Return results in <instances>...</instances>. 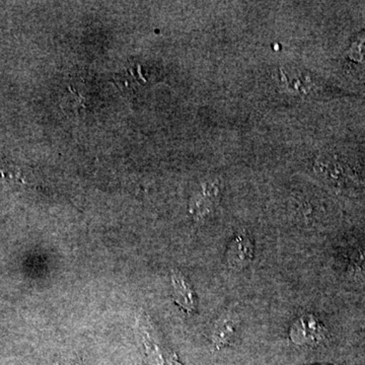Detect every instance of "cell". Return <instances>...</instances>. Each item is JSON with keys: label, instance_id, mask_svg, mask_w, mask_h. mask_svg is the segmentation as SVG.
<instances>
[{"label": "cell", "instance_id": "6da1fadb", "mask_svg": "<svg viewBox=\"0 0 365 365\" xmlns=\"http://www.w3.org/2000/svg\"><path fill=\"white\" fill-rule=\"evenodd\" d=\"M326 327L314 314H304L290 329V339L294 344H318L325 340Z\"/></svg>", "mask_w": 365, "mask_h": 365}, {"label": "cell", "instance_id": "7a4b0ae2", "mask_svg": "<svg viewBox=\"0 0 365 365\" xmlns=\"http://www.w3.org/2000/svg\"><path fill=\"white\" fill-rule=\"evenodd\" d=\"M254 247L251 240L245 234H240L230 244L227 254L228 265L234 269H242L253 260Z\"/></svg>", "mask_w": 365, "mask_h": 365}, {"label": "cell", "instance_id": "3957f363", "mask_svg": "<svg viewBox=\"0 0 365 365\" xmlns=\"http://www.w3.org/2000/svg\"><path fill=\"white\" fill-rule=\"evenodd\" d=\"M240 321L235 314H225L215 325L213 332V342L217 348H222L230 343L237 331Z\"/></svg>", "mask_w": 365, "mask_h": 365}, {"label": "cell", "instance_id": "277c9868", "mask_svg": "<svg viewBox=\"0 0 365 365\" xmlns=\"http://www.w3.org/2000/svg\"><path fill=\"white\" fill-rule=\"evenodd\" d=\"M174 284L176 288L177 302L185 307L187 312L194 311L196 307L195 297L184 277L175 274Z\"/></svg>", "mask_w": 365, "mask_h": 365}, {"label": "cell", "instance_id": "5b68a950", "mask_svg": "<svg viewBox=\"0 0 365 365\" xmlns=\"http://www.w3.org/2000/svg\"><path fill=\"white\" fill-rule=\"evenodd\" d=\"M316 365H324V364H316ZM325 365H328V364H325Z\"/></svg>", "mask_w": 365, "mask_h": 365}]
</instances>
